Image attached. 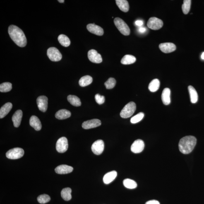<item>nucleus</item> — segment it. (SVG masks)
<instances>
[{
    "mask_svg": "<svg viewBox=\"0 0 204 204\" xmlns=\"http://www.w3.org/2000/svg\"><path fill=\"white\" fill-rule=\"evenodd\" d=\"M8 32L12 40L17 45L21 47L26 46V37L21 29L16 26L11 25L8 28Z\"/></svg>",
    "mask_w": 204,
    "mask_h": 204,
    "instance_id": "f257e3e1",
    "label": "nucleus"
},
{
    "mask_svg": "<svg viewBox=\"0 0 204 204\" xmlns=\"http://www.w3.org/2000/svg\"><path fill=\"white\" fill-rule=\"evenodd\" d=\"M197 143V139L193 136H187L180 141L179 147L182 153L187 154L191 153Z\"/></svg>",
    "mask_w": 204,
    "mask_h": 204,
    "instance_id": "f03ea898",
    "label": "nucleus"
},
{
    "mask_svg": "<svg viewBox=\"0 0 204 204\" xmlns=\"http://www.w3.org/2000/svg\"><path fill=\"white\" fill-rule=\"evenodd\" d=\"M136 109V104L133 102H131L124 106L122 110L120 115L122 118H129L134 114Z\"/></svg>",
    "mask_w": 204,
    "mask_h": 204,
    "instance_id": "7ed1b4c3",
    "label": "nucleus"
},
{
    "mask_svg": "<svg viewBox=\"0 0 204 204\" xmlns=\"http://www.w3.org/2000/svg\"><path fill=\"white\" fill-rule=\"evenodd\" d=\"M114 23L116 28L121 33L125 36H128L130 34V30L128 25L126 23L119 18H116L114 20Z\"/></svg>",
    "mask_w": 204,
    "mask_h": 204,
    "instance_id": "20e7f679",
    "label": "nucleus"
},
{
    "mask_svg": "<svg viewBox=\"0 0 204 204\" xmlns=\"http://www.w3.org/2000/svg\"><path fill=\"white\" fill-rule=\"evenodd\" d=\"M24 154V152L23 149L16 147L8 151L6 154V156L8 158L16 159L23 157Z\"/></svg>",
    "mask_w": 204,
    "mask_h": 204,
    "instance_id": "39448f33",
    "label": "nucleus"
},
{
    "mask_svg": "<svg viewBox=\"0 0 204 204\" xmlns=\"http://www.w3.org/2000/svg\"><path fill=\"white\" fill-rule=\"evenodd\" d=\"M47 54L51 61L57 62L60 61L62 58L61 53L55 47H50L48 49Z\"/></svg>",
    "mask_w": 204,
    "mask_h": 204,
    "instance_id": "423d86ee",
    "label": "nucleus"
},
{
    "mask_svg": "<svg viewBox=\"0 0 204 204\" xmlns=\"http://www.w3.org/2000/svg\"><path fill=\"white\" fill-rule=\"evenodd\" d=\"M163 23L162 20L156 17H152L149 20L147 26L149 28L153 30H158L162 28Z\"/></svg>",
    "mask_w": 204,
    "mask_h": 204,
    "instance_id": "0eeeda50",
    "label": "nucleus"
},
{
    "mask_svg": "<svg viewBox=\"0 0 204 204\" xmlns=\"http://www.w3.org/2000/svg\"><path fill=\"white\" fill-rule=\"evenodd\" d=\"M68 148V140L66 137H62L59 139L56 143V150L59 153L66 152Z\"/></svg>",
    "mask_w": 204,
    "mask_h": 204,
    "instance_id": "6e6552de",
    "label": "nucleus"
},
{
    "mask_svg": "<svg viewBox=\"0 0 204 204\" xmlns=\"http://www.w3.org/2000/svg\"><path fill=\"white\" fill-rule=\"evenodd\" d=\"M104 148V142L101 140L96 141L92 144L91 147L92 152L97 155H99L102 154L103 152Z\"/></svg>",
    "mask_w": 204,
    "mask_h": 204,
    "instance_id": "1a4fd4ad",
    "label": "nucleus"
},
{
    "mask_svg": "<svg viewBox=\"0 0 204 204\" xmlns=\"http://www.w3.org/2000/svg\"><path fill=\"white\" fill-rule=\"evenodd\" d=\"M88 57L89 60L93 63L98 64L102 61V56L95 50L92 49L89 51Z\"/></svg>",
    "mask_w": 204,
    "mask_h": 204,
    "instance_id": "9d476101",
    "label": "nucleus"
},
{
    "mask_svg": "<svg viewBox=\"0 0 204 204\" xmlns=\"http://www.w3.org/2000/svg\"><path fill=\"white\" fill-rule=\"evenodd\" d=\"M145 147V143L143 140L138 139L135 140L132 144L131 150L132 152L135 154L141 153L143 151Z\"/></svg>",
    "mask_w": 204,
    "mask_h": 204,
    "instance_id": "9b49d317",
    "label": "nucleus"
},
{
    "mask_svg": "<svg viewBox=\"0 0 204 204\" xmlns=\"http://www.w3.org/2000/svg\"><path fill=\"white\" fill-rule=\"evenodd\" d=\"M37 107L42 112H45L47 109L48 98L45 96H41L37 98Z\"/></svg>",
    "mask_w": 204,
    "mask_h": 204,
    "instance_id": "f8f14e48",
    "label": "nucleus"
},
{
    "mask_svg": "<svg viewBox=\"0 0 204 204\" xmlns=\"http://www.w3.org/2000/svg\"><path fill=\"white\" fill-rule=\"evenodd\" d=\"M102 123L100 120L95 119L84 122L82 127L85 129H89L100 126Z\"/></svg>",
    "mask_w": 204,
    "mask_h": 204,
    "instance_id": "ddd939ff",
    "label": "nucleus"
},
{
    "mask_svg": "<svg viewBox=\"0 0 204 204\" xmlns=\"http://www.w3.org/2000/svg\"><path fill=\"white\" fill-rule=\"evenodd\" d=\"M159 48L163 52L168 54L176 50V46L172 43H164L159 44Z\"/></svg>",
    "mask_w": 204,
    "mask_h": 204,
    "instance_id": "4468645a",
    "label": "nucleus"
},
{
    "mask_svg": "<svg viewBox=\"0 0 204 204\" xmlns=\"http://www.w3.org/2000/svg\"><path fill=\"white\" fill-rule=\"evenodd\" d=\"M87 30L90 33L98 36H102L104 34V30L99 26L94 24H89L87 25Z\"/></svg>",
    "mask_w": 204,
    "mask_h": 204,
    "instance_id": "2eb2a0df",
    "label": "nucleus"
},
{
    "mask_svg": "<svg viewBox=\"0 0 204 204\" xmlns=\"http://www.w3.org/2000/svg\"><path fill=\"white\" fill-rule=\"evenodd\" d=\"M23 115V112L20 110L17 111L13 114L12 120L13 122L14 126L15 127L18 128L20 126Z\"/></svg>",
    "mask_w": 204,
    "mask_h": 204,
    "instance_id": "dca6fc26",
    "label": "nucleus"
},
{
    "mask_svg": "<svg viewBox=\"0 0 204 204\" xmlns=\"http://www.w3.org/2000/svg\"><path fill=\"white\" fill-rule=\"evenodd\" d=\"M73 167L67 165H61L57 166L55 169L56 173L59 174H67L72 172Z\"/></svg>",
    "mask_w": 204,
    "mask_h": 204,
    "instance_id": "f3484780",
    "label": "nucleus"
},
{
    "mask_svg": "<svg viewBox=\"0 0 204 204\" xmlns=\"http://www.w3.org/2000/svg\"><path fill=\"white\" fill-rule=\"evenodd\" d=\"M30 125L37 131H40L42 128L41 123L39 118L36 116H32L31 117Z\"/></svg>",
    "mask_w": 204,
    "mask_h": 204,
    "instance_id": "a211bd4d",
    "label": "nucleus"
},
{
    "mask_svg": "<svg viewBox=\"0 0 204 204\" xmlns=\"http://www.w3.org/2000/svg\"><path fill=\"white\" fill-rule=\"evenodd\" d=\"M117 176V173L116 171H111L104 175L103 181L105 184H109L115 179Z\"/></svg>",
    "mask_w": 204,
    "mask_h": 204,
    "instance_id": "6ab92c4d",
    "label": "nucleus"
},
{
    "mask_svg": "<svg viewBox=\"0 0 204 204\" xmlns=\"http://www.w3.org/2000/svg\"><path fill=\"white\" fill-rule=\"evenodd\" d=\"M171 90L170 89L166 88L164 89L162 92V98L164 105H169L171 103Z\"/></svg>",
    "mask_w": 204,
    "mask_h": 204,
    "instance_id": "aec40b11",
    "label": "nucleus"
},
{
    "mask_svg": "<svg viewBox=\"0 0 204 204\" xmlns=\"http://www.w3.org/2000/svg\"><path fill=\"white\" fill-rule=\"evenodd\" d=\"M12 107V104L10 102L7 103L3 106L0 109V118L5 117L11 110Z\"/></svg>",
    "mask_w": 204,
    "mask_h": 204,
    "instance_id": "412c9836",
    "label": "nucleus"
},
{
    "mask_svg": "<svg viewBox=\"0 0 204 204\" xmlns=\"http://www.w3.org/2000/svg\"><path fill=\"white\" fill-rule=\"evenodd\" d=\"M71 115V113L66 109H61L58 111L55 114V117L59 119H64L69 118Z\"/></svg>",
    "mask_w": 204,
    "mask_h": 204,
    "instance_id": "4be33fe9",
    "label": "nucleus"
},
{
    "mask_svg": "<svg viewBox=\"0 0 204 204\" xmlns=\"http://www.w3.org/2000/svg\"><path fill=\"white\" fill-rule=\"evenodd\" d=\"M116 4L120 10L124 12H127L129 9V4L126 0H116Z\"/></svg>",
    "mask_w": 204,
    "mask_h": 204,
    "instance_id": "5701e85b",
    "label": "nucleus"
},
{
    "mask_svg": "<svg viewBox=\"0 0 204 204\" xmlns=\"http://www.w3.org/2000/svg\"><path fill=\"white\" fill-rule=\"evenodd\" d=\"M188 89L190 94V99L192 103L195 104L197 102L198 95L196 90L193 86L189 85L188 86Z\"/></svg>",
    "mask_w": 204,
    "mask_h": 204,
    "instance_id": "b1692460",
    "label": "nucleus"
},
{
    "mask_svg": "<svg viewBox=\"0 0 204 204\" xmlns=\"http://www.w3.org/2000/svg\"><path fill=\"white\" fill-rule=\"evenodd\" d=\"M136 61V58L135 56L127 54L125 55L121 59V64L124 65H128L133 64Z\"/></svg>",
    "mask_w": 204,
    "mask_h": 204,
    "instance_id": "393cba45",
    "label": "nucleus"
},
{
    "mask_svg": "<svg viewBox=\"0 0 204 204\" xmlns=\"http://www.w3.org/2000/svg\"><path fill=\"white\" fill-rule=\"evenodd\" d=\"M92 81L93 79L92 77L89 76V75H86V76L82 77L80 79L79 81V85L80 86L84 87L90 85V84L92 83Z\"/></svg>",
    "mask_w": 204,
    "mask_h": 204,
    "instance_id": "a878e982",
    "label": "nucleus"
},
{
    "mask_svg": "<svg viewBox=\"0 0 204 204\" xmlns=\"http://www.w3.org/2000/svg\"><path fill=\"white\" fill-rule=\"evenodd\" d=\"M72 189L69 188L63 189L61 192L62 198L65 201H69L72 198Z\"/></svg>",
    "mask_w": 204,
    "mask_h": 204,
    "instance_id": "bb28decb",
    "label": "nucleus"
},
{
    "mask_svg": "<svg viewBox=\"0 0 204 204\" xmlns=\"http://www.w3.org/2000/svg\"><path fill=\"white\" fill-rule=\"evenodd\" d=\"M67 100L70 104L76 107L81 106V103L80 99L75 95H69L68 96Z\"/></svg>",
    "mask_w": 204,
    "mask_h": 204,
    "instance_id": "cd10ccee",
    "label": "nucleus"
},
{
    "mask_svg": "<svg viewBox=\"0 0 204 204\" xmlns=\"http://www.w3.org/2000/svg\"><path fill=\"white\" fill-rule=\"evenodd\" d=\"M160 86V82L157 79L152 80L149 85V89L150 92H154L157 91Z\"/></svg>",
    "mask_w": 204,
    "mask_h": 204,
    "instance_id": "c85d7f7f",
    "label": "nucleus"
},
{
    "mask_svg": "<svg viewBox=\"0 0 204 204\" xmlns=\"http://www.w3.org/2000/svg\"><path fill=\"white\" fill-rule=\"evenodd\" d=\"M58 41L64 47H68L70 45V41L67 36L64 35H59L58 37Z\"/></svg>",
    "mask_w": 204,
    "mask_h": 204,
    "instance_id": "c756f323",
    "label": "nucleus"
},
{
    "mask_svg": "<svg viewBox=\"0 0 204 204\" xmlns=\"http://www.w3.org/2000/svg\"><path fill=\"white\" fill-rule=\"evenodd\" d=\"M123 183L125 187L129 189H133L136 188L137 186L136 182L130 179H125Z\"/></svg>",
    "mask_w": 204,
    "mask_h": 204,
    "instance_id": "7c9ffc66",
    "label": "nucleus"
},
{
    "mask_svg": "<svg viewBox=\"0 0 204 204\" xmlns=\"http://www.w3.org/2000/svg\"><path fill=\"white\" fill-rule=\"evenodd\" d=\"M191 0H184L182 6L183 13L185 15L188 14L191 8Z\"/></svg>",
    "mask_w": 204,
    "mask_h": 204,
    "instance_id": "2f4dec72",
    "label": "nucleus"
},
{
    "mask_svg": "<svg viewBox=\"0 0 204 204\" xmlns=\"http://www.w3.org/2000/svg\"><path fill=\"white\" fill-rule=\"evenodd\" d=\"M12 88V84L8 82L3 83L0 85V92H9L11 90Z\"/></svg>",
    "mask_w": 204,
    "mask_h": 204,
    "instance_id": "473e14b6",
    "label": "nucleus"
},
{
    "mask_svg": "<svg viewBox=\"0 0 204 204\" xmlns=\"http://www.w3.org/2000/svg\"><path fill=\"white\" fill-rule=\"evenodd\" d=\"M37 201L41 204L48 203L50 200V197L47 194H42L39 195L37 198Z\"/></svg>",
    "mask_w": 204,
    "mask_h": 204,
    "instance_id": "72a5a7b5",
    "label": "nucleus"
},
{
    "mask_svg": "<svg viewBox=\"0 0 204 204\" xmlns=\"http://www.w3.org/2000/svg\"><path fill=\"white\" fill-rule=\"evenodd\" d=\"M116 84V80L114 78H110L104 83L106 88L110 89L114 88Z\"/></svg>",
    "mask_w": 204,
    "mask_h": 204,
    "instance_id": "f704fd0d",
    "label": "nucleus"
},
{
    "mask_svg": "<svg viewBox=\"0 0 204 204\" xmlns=\"http://www.w3.org/2000/svg\"><path fill=\"white\" fill-rule=\"evenodd\" d=\"M144 114L143 112H140L136 115L133 116L131 118V123L133 124H135L139 122L144 117Z\"/></svg>",
    "mask_w": 204,
    "mask_h": 204,
    "instance_id": "c9c22d12",
    "label": "nucleus"
},
{
    "mask_svg": "<svg viewBox=\"0 0 204 204\" xmlns=\"http://www.w3.org/2000/svg\"><path fill=\"white\" fill-rule=\"evenodd\" d=\"M96 102L99 104H103L105 101V97L104 96H101L99 94H96L95 96Z\"/></svg>",
    "mask_w": 204,
    "mask_h": 204,
    "instance_id": "e433bc0d",
    "label": "nucleus"
},
{
    "mask_svg": "<svg viewBox=\"0 0 204 204\" xmlns=\"http://www.w3.org/2000/svg\"><path fill=\"white\" fill-rule=\"evenodd\" d=\"M145 204H160L158 201L156 200H150L147 202Z\"/></svg>",
    "mask_w": 204,
    "mask_h": 204,
    "instance_id": "4c0bfd02",
    "label": "nucleus"
},
{
    "mask_svg": "<svg viewBox=\"0 0 204 204\" xmlns=\"http://www.w3.org/2000/svg\"><path fill=\"white\" fill-rule=\"evenodd\" d=\"M135 25L138 26H141L143 25V22L141 20H137L135 22Z\"/></svg>",
    "mask_w": 204,
    "mask_h": 204,
    "instance_id": "58836bf2",
    "label": "nucleus"
},
{
    "mask_svg": "<svg viewBox=\"0 0 204 204\" xmlns=\"http://www.w3.org/2000/svg\"><path fill=\"white\" fill-rule=\"evenodd\" d=\"M146 30V29L145 28H144V27H141V28L139 29L138 31L140 33H143L145 32Z\"/></svg>",
    "mask_w": 204,
    "mask_h": 204,
    "instance_id": "ea45409f",
    "label": "nucleus"
},
{
    "mask_svg": "<svg viewBox=\"0 0 204 204\" xmlns=\"http://www.w3.org/2000/svg\"><path fill=\"white\" fill-rule=\"evenodd\" d=\"M201 58L202 59L204 60V52L202 53L201 55Z\"/></svg>",
    "mask_w": 204,
    "mask_h": 204,
    "instance_id": "a19ab883",
    "label": "nucleus"
},
{
    "mask_svg": "<svg viewBox=\"0 0 204 204\" xmlns=\"http://www.w3.org/2000/svg\"><path fill=\"white\" fill-rule=\"evenodd\" d=\"M58 1L60 3H64V0H59Z\"/></svg>",
    "mask_w": 204,
    "mask_h": 204,
    "instance_id": "79ce46f5",
    "label": "nucleus"
}]
</instances>
